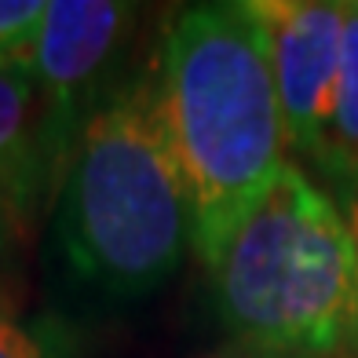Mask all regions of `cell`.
<instances>
[{"mask_svg":"<svg viewBox=\"0 0 358 358\" xmlns=\"http://www.w3.org/2000/svg\"><path fill=\"white\" fill-rule=\"evenodd\" d=\"M208 267L289 165L267 29L252 0L190 4L169 22L150 80Z\"/></svg>","mask_w":358,"mask_h":358,"instance_id":"6da1fadb","label":"cell"},{"mask_svg":"<svg viewBox=\"0 0 358 358\" xmlns=\"http://www.w3.org/2000/svg\"><path fill=\"white\" fill-rule=\"evenodd\" d=\"M208 271L220 318L249 351L267 358L358 351V249L336 201L292 161Z\"/></svg>","mask_w":358,"mask_h":358,"instance_id":"7a4b0ae2","label":"cell"},{"mask_svg":"<svg viewBox=\"0 0 358 358\" xmlns=\"http://www.w3.org/2000/svg\"><path fill=\"white\" fill-rule=\"evenodd\" d=\"M55 227L70 271L121 300L165 285L194 249L187 190L150 80L124 88L85 121Z\"/></svg>","mask_w":358,"mask_h":358,"instance_id":"3957f363","label":"cell"},{"mask_svg":"<svg viewBox=\"0 0 358 358\" xmlns=\"http://www.w3.org/2000/svg\"><path fill=\"white\" fill-rule=\"evenodd\" d=\"M267 29L289 150L322 157L329 136L348 4L340 0H252Z\"/></svg>","mask_w":358,"mask_h":358,"instance_id":"277c9868","label":"cell"},{"mask_svg":"<svg viewBox=\"0 0 358 358\" xmlns=\"http://www.w3.org/2000/svg\"><path fill=\"white\" fill-rule=\"evenodd\" d=\"M132 11V4H117V0H48L44 4V19L22 59V70L37 85L44 106V139L52 157H59L62 139L70 136L80 99L121 48Z\"/></svg>","mask_w":358,"mask_h":358,"instance_id":"5b68a950","label":"cell"},{"mask_svg":"<svg viewBox=\"0 0 358 358\" xmlns=\"http://www.w3.org/2000/svg\"><path fill=\"white\" fill-rule=\"evenodd\" d=\"M48 161L37 85L22 66H0V245L26 220Z\"/></svg>","mask_w":358,"mask_h":358,"instance_id":"8992f818","label":"cell"},{"mask_svg":"<svg viewBox=\"0 0 358 358\" xmlns=\"http://www.w3.org/2000/svg\"><path fill=\"white\" fill-rule=\"evenodd\" d=\"M318 165L329 169L336 176V183L358 172V11H355V4H348L336 106H333L329 136H325Z\"/></svg>","mask_w":358,"mask_h":358,"instance_id":"52a82bcc","label":"cell"},{"mask_svg":"<svg viewBox=\"0 0 358 358\" xmlns=\"http://www.w3.org/2000/svg\"><path fill=\"white\" fill-rule=\"evenodd\" d=\"M48 0H0V66H22Z\"/></svg>","mask_w":358,"mask_h":358,"instance_id":"ba28073f","label":"cell"},{"mask_svg":"<svg viewBox=\"0 0 358 358\" xmlns=\"http://www.w3.org/2000/svg\"><path fill=\"white\" fill-rule=\"evenodd\" d=\"M0 358H62L52 329L34 325L0 300Z\"/></svg>","mask_w":358,"mask_h":358,"instance_id":"9c48e42d","label":"cell"},{"mask_svg":"<svg viewBox=\"0 0 358 358\" xmlns=\"http://www.w3.org/2000/svg\"><path fill=\"white\" fill-rule=\"evenodd\" d=\"M336 187H340L336 190V208H340V216H344L348 231H351V241L358 249V172L348 176V179H340Z\"/></svg>","mask_w":358,"mask_h":358,"instance_id":"30bf717a","label":"cell"},{"mask_svg":"<svg viewBox=\"0 0 358 358\" xmlns=\"http://www.w3.org/2000/svg\"><path fill=\"white\" fill-rule=\"evenodd\" d=\"M213 358H267V355H256V351H238V355L231 351V355H227L223 351V355H213Z\"/></svg>","mask_w":358,"mask_h":358,"instance_id":"8fae6325","label":"cell"},{"mask_svg":"<svg viewBox=\"0 0 358 358\" xmlns=\"http://www.w3.org/2000/svg\"><path fill=\"white\" fill-rule=\"evenodd\" d=\"M355 11H358V4H355Z\"/></svg>","mask_w":358,"mask_h":358,"instance_id":"7c38bea8","label":"cell"}]
</instances>
